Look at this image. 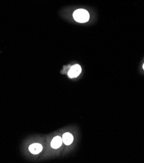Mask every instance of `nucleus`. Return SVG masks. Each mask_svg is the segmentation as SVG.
I'll return each mask as SVG.
<instances>
[{
  "mask_svg": "<svg viewBox=\"0 0 144 163\" xmlns=\"http://www.w3.org/2000/svg\"><path fill=\"white\" fill-rule=\"evenodd\" d=\"M73 18L77 22L85 23L90 19L89 12L85 9H77L73 14Z\"/></svg>",
  "mask_w": 144,
  "mask_h": 163,
  "instance_id": "obj_1",
  "label": "nucleus"
},
{
  "mask_svg": "<svg viewBox=\"0 0 144 163\" xmlns=\"http://www.w3.org/2000/svg\"><path fill=\"white\" fill-rule=\"evenodd\" d=\"M82 68L79 64H74L71 67L70 70L68 72V77L70 78L77 77L81 73Z\"/></svg>",
  "mask_w": 144,
  "mask_h": 163,
  "instance_id": "obj_2",
  "label": "nucleus"
},
{
  "mask_svg": "<svg viewBox=\"0 0 144 163\" xmlns=\"http://www.w3.org/2000/svg\"><path fill=\"white\" fill-rule=\"evenodd\" d=\"M42 149H43L42 145L38 143H34V144H31L29 147V151L31 153L34 154V155L40 153V152L42 151Z\"/></svg>",
  "mask_w": 144,
  "mask_h": 163,
  "instance_id": "obj_3",
  "label": "nucleus"
},
{
  "mask_svg": "<svg viewBox=\"0 0 144 163\" xmlns=\"http://www.w3.org/2000/svg\"><path fill=\"white\" fill-rule=\"evenodd\" d=\"M62 143V138L61 137L57 136L53 138L51 143V146L53 149H58L61 146Z\"/></svg>",
  "mask_w": 144,
  "mask_h": 163,
  "instance_id": "obj_4",
  "label": "nucleus"
},
{
  "mask_svg": "<svg viewBox=\"0 0 144 163\" xmlns=\"http://www.w3.org/2000/svg\"><path fill=\"white\" fill-rule=\"evenodd\" d=\"M62 142L66 145H69L71 144H72L73 141V135L69 133H66L62 135Z\"/></svg>",
  "mask_w": 144,
  "mask_h": 163,
  "instance_id": "obj_5",
  "label": "nucleus"
},
{
  "mask_svg": "<svg viewBox=\"0 0 144 163\" xmlns=\"http://www.w3.org/2000/svg\"><path fill=\"white\" fill-rule=\"evenodd\" d=\"M143 70H144V64H143Z\"/></svg>",
  "mask_w": 144,
  "mask_h": 163,
  "instance_id": "obj_6",
  "label": "nucleus"
}]
</instances>
